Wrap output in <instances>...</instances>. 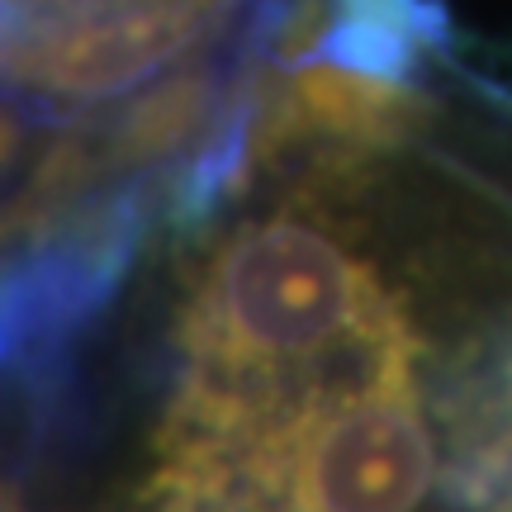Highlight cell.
Returning <instances> with one entry per match:
<instances>
[{
	"instance_id": "obj_1",
	"label": "cell",
	"mask_w": 512,
	"mask_h": 512,
	"mask_svg": "<svg viewBox=\"0 0 512 512\" xmlns=\"http://www.w3.org/2000/svg\"><path fill=\"white\" fill-rule=\"evenodd\" d=\"M242 0H5L10 91L34 110L110 105L162 81Z\"/></svg>"
}]
</instances>
